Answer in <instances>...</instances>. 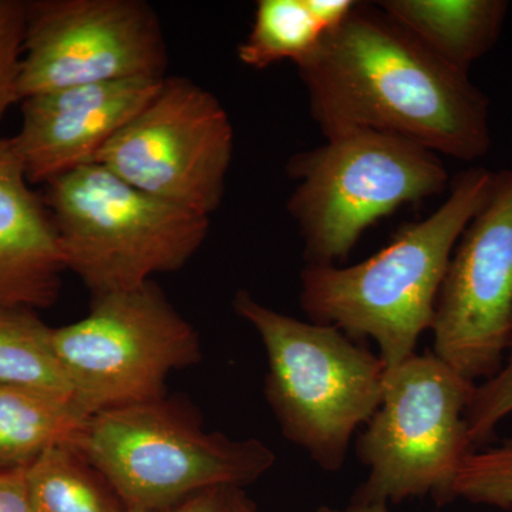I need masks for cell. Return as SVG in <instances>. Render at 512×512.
<instances>
[{
  "mask_svg": "<svg viewBox=\"0 0 512 512\" xmlns=\"http://www.w3.org/2000/svg\"><path fill=\"white\" fill-rule=\"evenodd\" d=\"M512 414V345L503 366L490 379L477 384L468 406V436L474 447L490 439L495 427Z\"/></svg>",
  "mask_w": 512,
  "mask_h": 512,
  "instance_id": "cell-20",
  "label": "cell"
},
{
  "mask_svg": "<svg viewBox=\"0 0 512 512\" xmlns=\"http://www.w3.org/2000/svg\"><path fill=\"white\" fill-rule=\"evenodd\" d=\"M454 500L512 508V437L498 446L474 450L461 464L454 481Z\"/></svg>",
  "mask_w": 512,
  "mask_h": 512,
  "instance_id": "cell-19",
  "label": "cell"
},
{
  "mask_svg": "<svg viewBox=\"0 0 512 512\" xmlns=\"http://www.w3.org/2000/svg\"><path fill=\"white\" fill-rule=\"evenodd\" d=\"M227 494L228 488H211V490L192 495V497L187 498L183 503L174 505V507L148 512H225Z\"/></svg>",
  "mask_w": 512,
  "mask_h": 512,
  "instance_id": "cell-23",
  "label": "cell"
},
{
  "mask_svg": "<svg viewBox=\"0 0 512 512\" xmlns=\"http://www.w3.org/2000/svg\"><path fill=\"white\" fill-rule=\"evenodd\" d=\"M52 332L35 311L0 306V384L73 399L72 387L53 352Z\"/></svg>",
  "mask_w": 512,
  "mask_h": 512,
  "instance_id": "cell-17",
  "label": "cell"
},
{
  "mask_svg": "<svg viewBox=\"0 0 512 512\" xmlns=\"http://www.w3.org/2000/svg\"><path fill=\"white\" fill-rule=\"evenodd\" d=\"M25 480L32 512H128L74 446L49 448L25 467Z\"/></svg>",
  "mask_w": 512,
  "mask_h": 512,
  "instance_id": "cell-16",
  "label": "cell"
},
{
  "mask_svg": "<svg viewBox=\"0 0 512 512\" xmlns=\"http://www.w3.org/2000/svg\"><path fill=\"white\" fill-rule=\"evenodd\" d=\"M66 271L52 215L30 188L12 138L0 137V306L55 305Z\"/></svg>",
  "mask_w": 512,
  "mask_h": 512,
  "instance_id": "cell-13",
  "label": "cell"
},
{
  "mask_svg": "<svg viewBox=\"0 0 512 512\" xmlns=\"http://www.w3.org/2000/svg\"><path fill=\"white\" fill-rule=\"evenodd\" d=\"M495 174L471 168L426 220L404 225L375 255L352 266L306 265L301 306L311 322L373 340L386 370L416 355L431 329L448 264L468 224L490 200Z\"/></svg>",
  "mask_w": 512,
  "mask_h": 512,
  "instance_id": "cell-2",
  "label": "cell"
},
{
  "mask_svg": "<svg viewBox=\"0 0 512 512\" xmlns=\"http://www.w3.org/2000/svg\"><path fill=\"white\" fill-rule=\"evenodd\" d=\"M25 22V0H0V123L10 107L20 101Z\"/></svg>",
  "mask_w": 512,
  "mask_h": 512,
  "instance_id": "cell-21",
  "label": "cell"
},
{
  "mask_svg": "<svg viewBox=\"0 0 512 512\" xmlns=\"http://www.w3.org/2000/svg\"><path fill=\"white\" fill-rule=\"evenodd\" d=\"M164 79L86 84L35 94L22 103L12 137L30 184L96 163L104 147L153 99Z\"/></svg>",
  "mask_w": 512,
  "mask_h": 512,
  "instance_id": "cell-12",
  "label": "cell"
},
{
  "mask_svg": "<svg viewBox=\"0 0 512 512\" xmlns=\"http://www.w3.org/2000/svg\"><path fill=\"white\" fill-rule=\"evenodd\" d=\"M325 36L308 0H259L251 32L238 46V59L256 70L282 60L299 66L315 53Z\"/></svg>",
  "mask_w": 512,
  "mask_h": 512,
  "instance_id": "cell-18",
  "label": "cell"
},
{
  "mask_svg": "<svg viewBox=\"0 0 512 512\" xmlns=\"http://www.w3.org/2000/svg\"><path fill=\"white\" fill-rule=\"evenodd\" d=\"M163 28L144 0H28L20 101L86 84L164 79Z\"/></svg>",
  "mask_w": 512,
  "mask_h": 512,
  "instance_id": "cell-10",
  "label": "cell"
},
{
  "mask_svg": "<svg viewBox=\"0 0 512 512\" xmlns=\"http://www.w3.org/2000/svg\"><path fill=\"white\" fill-rule=\"evenodd\" d=\"M234 127L221 101L184 77L160 89L96 163L154 197L211 217L224 198Z\"/></svg>",
  "mask_w": 512,
  "mask_h": 512,
  "instance_id": "cell-9",
  "label": "cell"
},
{
  "mask_svg": "<svg viewBox=\"0 0 512 512\" xmlns=\"http://www.w3.org/2000/svg\"><path fill=\"white\" fill-rule=\"evenodd\" d=\"M316 512H392L383 504L350 503L348 507L338 508L330 505H320Z\"/></svg>",
  "mask_w": 512,
  "mask_h": 512,
  "instance_id": "cell-25",
  "label": "cell"
},
{
  "mask_svg": "<svg viewBox=\"0 0 512 512\" xmlns=\"http://www.w3.org/2000/svg\"><path fill=\"white\" fill-rule=\"evenodd\" d=\"M296 67L325 137L365 128L467 163L490 150L488 97L376 3L357 2Z\"/></svg>",
  "mask_w": 512,
  "mask_h": 512,
  "instance_id": "cell-1",
  "label": "cell"
},
{
  "mask_svg": "<svg viewBox=\"0 0 512 512\" xmlns=\"http://www.w3.org/2000/svg\"><path fill=\"white\" fill-rule=\"evenodd\" d=\"M52 346L87 416L164 399L171 373L202 357L197 330L153 281L93 298L86 318L53 328Z\"/></svg>",
  "mask_w": 512,
  "mask_h": 512,
  "instance_id": "cell-8",
  "label": "cell"
},
{
  "mask_svg": "<svg viewBox=\"0 0 512 512\" xmlns=\"http://www.w3.org/2000/svg\"><path fill=\"white\" fill-rule=\"evenodd\" d=\"M225 512H258V508L245 493L244 488H228Z\"/></svg>",
  "mask_w": 512,
  "mask_h": 512,
  "instance_id": "cell-24",
  "label": "cell"
},
{
  "mask_svg": "<svg viewBox=\"0 0 512 512\" xmlns=\"http://www.w3.org/2000/svg\"><path fill=\"white\" fill-rule=\"evenodd\" d=\"M0 512H32L26 490L25 467L0 468Z\"/></svg>",
  "mask_w": 512,
  "mask_h": 512,
  "instance_id": "cell-22",
  "label": "cell"
},
{
  "mask_svg": "<svg viewBox=\"0 0 512 512\" xmlns=\"http://www.w3.org/2000/svg\"><path fill=\"white\" fill-rule=\"evenodd\" d=\"M66 271L93 298L178 271L197 254L210 218L161 200L93 163L46 184Z\"/></svg>",
  "mask_w": 512,
  "mask_h": 512,
  "instance_id": "cell-5",
  "label": "cell"
},
{
  "mask_svg": "<svg viewBox=\"0 0 512 512\" xmlns=\"http://www.w3.org/2000/svg\"><path fill=\"white\" fill-rule=\"evenodd\" d=\"M476 387L433 353L386 370L382 403L357 439L369 476L352 503H451L458 470L474 451L466 413Z\"/></svg>",
  "mask_w": 512,
  "mask_h": 512,
  "instance_id": "cell-7",
  "label": "cell"
},
{
  "mask_svg": "<svg viewBox=\"0 0 512 512\" xmlns=\"http://www.w3.org/2000/svg\"><path fill=\"white\" fill-rule=\"evenodd\" d=\"M76 447L136 512L165 510L211 488L247 487L276 463L264 441L207 431L165 397L93 414Z\"/></svg>",
  "mask_w": 512,
  "mask_h": 512,
  "instance_id": "cell-4",
  "label": "cell"
},
{
  "mask_svg": "<svg viewBox=\"0 0 512 512\" xmlns=\"http://www.w3.org/2000/svg\"><path fill=\"white\" fill-rule=\"evenodd\" d=\"M376 5L441 60L468 73L500 39L505 0H380Z\"/></svg>",
  "mask_w": 512,
  "mask_h": 512,
  "instance_id": "cell-14",
  "label": "cell"
},
{
  "mask_svg": "<svg viewBox=\"0 0 512 512\" xmlns=\"http://www.w3.org/2000/svg\"><path fill=\"white\" fill-rule=\"evenodd\" d=\"M232 306L264 343L265 396L282 434L323 471L338 473L353 434L382 403V359L335 326L292 318L244 289Z\"/></svg>",
  "mask_w": 512,
  "mask_h": 512,
  "instance_id": "cell-3",
  "label": "cell"
},
{
  "mask_svg": "<svg viewBox=\"0 0 512 512\" xmlns=\"http://www.w3.org/2000/svg\"><path fill=\"white\" fill-rule=\"evenodd\" d=\"M433 355L470 382L503 366L512 345V168L468 224L434 311Z\"/></svg>",
  "mask_w": 512,
  "mask_h": 512,
  "instance_id": "cell-11",
  "label": "cell"
},
{
  "mask_svg": "<svg viewBox=\"0 0 512 512\" xmlns=\"http://www.w3.org/2000/svg\"><path fill=\"white\" fill-rule=\"evenodd\" d=\"M286 171L296 181L288 212L301 231L303 259L316 266L345 262L377 221L448 187L436 153L365 128L326 137L292 156Z\"/></svg>",
  "mask_w": 512,
  "mask_h": 512,
  "instance_id": "cell-6",
  "label": "cell"
},
{
  "mask_svg": "<svg viewBox=\"0 0 512 512\" xmlns=\"http://www.w3.org/2000/svg\"><path fill=\"white\" fill-rule=\"evenodd\" d=\"M89 419L70 397L0 384V468L28 467L49 448L76 447Z\"/></svg>",
  "mask_w": 512,
  "mask_h": 512,
  "instance_id": "cell-15",
  "label": "cell"
}]
</instances>
